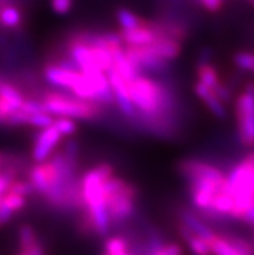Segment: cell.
<instances>
[{
    "label": "cell",
    "instance_id": "1",
    "mask_svg": "<svg viewBox=\"0 0 254 255\" xmlns=\"http://www.w3.org/2000/svg\"><path fill=\"white\" fill-rule=\"evenodd\" d=\"M129 94L136 110V122L153 132H168L175 97L168 86L140 74L129 82Z\"/></svg>",
    "mask_w": 254,
    "mask_h": 255
},
{
    "label": "cell",
    "instance_id": "2",
    "mask_svg": "<svg viewBox=\"0 0 254 255\" xmlns=\"http://www.w3.org/2000/svg\"><path fill=\"white\" fill-rule=\"evenodd\" d=\"M112 175H114L113 166L100 163L79 178V209L83 211L81 227L84 233H96L103 237L109 233L112 223L106 207L104 184Z\"/></svg>",
    "mask_w": 254,
    "mask_h": 255
},
{
    "label": "cell",
    "instance_id": "3",
    "mask_svg": "<svg viewBox=\"0 0 254 255\" xmlns=\"http://www.w3.org/2000/svg\"><path fill=\"white\" fill-rule=\"evenodd\" d=\"M226 188L234 197L231 218L242 219L254 204V153L239 162L226 175Z\"/></svg>",
    "mask_w": 254,
    "mask_h": 255
},
{
    "label": "cell",
    "instance_id": "4",
    "mask_svg": "<svg viewBox=\"0 0 254 255\" xmlns=\"http://www.w3.org/2000/svg\"><path fill=\"white\" fill-rule=\"evenodd\" d=\"M45 113L52 117H65L74 121H93L99 118L103 108L64 91H49L39 99Z\"/></svg>",
    "mask_w": 254,
    "mask_h": 255
},
{
    "label": "cell",
    "instance_id": "5",
    "mask_svg": "<svg viewBox=\"0 0 254 255\" xmlns=\"http://www.w3.org/2000/svg\"><path fill=\"white\" fill-rule=\"evenodd\" d=\"M105 201L112 226L125 224L136 210V188L125 179L112 175L104 184Z\"/></svg>",
    "mask_w": 254,
    "mask_h": 255
},
{
    "label": "cell",
    "instance_id": "6",
    "mask_svg": "<svg viewBox=\"0 0 254 255\" xmlns=\"http://www.w3.org/2000/svg\"><path fill=\"white\" fill-rule=\"evenodd\" d=\"M239 139L244 146L254 145V83H248L235 101Z\"/></svg>",
    "mask_w": 254,
    "mask_h": 255
},
{
    "label": "cell",
    "instance_id": "7",
    "mask_svg": "<svg viewBox=\"0 0 254 255\" xmlns=\"http://www.w3.org/2000/svg\"><path fill=\"white\" fill-rule=\"evenodd\" d=\"M62 137L64 136L58 132V129L53 125L39 129V132L34 136V142H32V161L35 163L47 161L57 150Z\"/></svg>",
    "mask_w": 254,
    "mask_h": 255
},
{
    "label": "cell",
    "instance_id": "8",
    "mask_svg": "<svg viewBox=\"0 0 254 255\" xmlns=\"http://www.w3.org/2000/svg\"><path fill=\"white\" fill-rule=\"evenodd\" d=\"M26 96L17 86L4 79L0 83V127L8 126V121L22 108Z\"/></svg>",
    "mask_w": 254,
    "mask_h": 255
},
{
    "label": "cell",
    "instance_id": "9",
    "mask_svg": "<svg viewBox=\"0 0 254 255\" xmlns=\"http://www.w3.org/2000/svg\"><path fill=\"white\" fill-rule=\"evenodd\" d=\"M82 73L77 70H69V69L62 68L61 65L56 62H48L43 68V78L44 81L51 86L53 90L57 91H70L75 86L78 79L81 78Z\"/></svg>",
    "mask_w": 254,
    "mask_h": 255
},
{
    "label": "cell",
    "instance_id": "10",
    "mask_svg": "<svg viewBox=\"0 0 254 255\" xmlns=\"http://www.w3.org/2000/svg\"><path fill=\"white\" fill-rule=\"evenodd\" d=\"M56 176H57V168L48 158L47 161L39 162L30 167L27 180L34 188V192L40 197H44L48 193L52 184L55 183Z\"/></svg>",
    "mask_w": 254,
    "mask_h": 255
},
{
    "label": "cell",
    "instance_id": "11",
    "mask_svg": "<svg viewBox=\"0 0 254 255\" xmlns=\"http://www.w3.org/2000/svg\"><path fill=\"white\" fill-rule=\"evenodd\" d=\"M178 171L186 179V181L199 178H210L217 179V180H222L226 178V174L221 168L196 158L180 161L178 165Z\"/></svg>",
    "mask_w": 254,
    "mask_h": 255
},
{
    "label": "cell",
    "instance_id": "12",
    "mask_svg": "<svg viewBox=\"0 0 254 255\" xmlns=\"http://www.w3.org/2000/svg\"><path fill=\"white\" fill-rule=\"evenodd\" d=\"M119 35H121V39H122L123 45H132V47L149 45L155 40H157V39L162 38L152 27L151 19L145 18L143 21L142 26L131 30H121Z\"/></svg>",
    "mask_w": 254,
    "mask_h": 255
},
{
    "label": "cell",
    "instance_id": "13",
    "mask_svg": "<svg viewBox=\"0 0 254 255\" xmlns=\"http://www.w3.org/2000/svg\"><path fill=\"white\" fill-rule=\"evenodd\" d=\"M193 91H195V94H196L200 100L203 101L204 105L209 109L213 116L217 117L218 120H226L227 118L226 104L219 100L212 88L206 87L205 84L200 83V82H196L195 86H193Z\"/></svg>",
    "mask_w": 254,
    "mask_h": 255
},
{
    "label": "cell",
    "instance_id": "14",
    "mask_svg": "<svg viewBox=\"0 0 254 255\" xmlns=\"http://www.w3.org/2000/svg\"><path fill=\"white\" fill-rule=\"evenodd\" d=\"M180 222L183 224H186L188 228L193 232V235H196L200 239L205 240L206 243L209 244L212 243L214 237L217 236V233L210 228L208 224L204 222L201 218L197 215L195 211L190 210V209H183L179 214Z\"/></svg>",
    "mask_w": 254,
    "mask_h": 255
},
{
    "label": "cell",
    "instance_id": "15",
    "mask_svg": "<svg viewBox=\"0 0 254 255\" xmlns=\"http://www.w3.org/2000/svg\"><path fill=\"white\" fill-rule=\"evenodd\" d=\"M148 47L155 55L168 62L177 60L182 53V49H183L182 42L171 38H160L152 44H149Z\"/></svg>",
    "mask_w": 254,
    "mask_h": 255
},
{
    "label": "cell",
    "instance_id": "16",
    "mask_svg": "<svg viewBox=\"0 0 254 255\" xmlns=\"http://www.w3.org/2000/svg\"><path fill=\"white\" fill-rule=\"evenodd\" d=\"M23 13L18 3L8 4L0 8V29L14 30L22 25Z\"/></svg>",
    "mask_w": 254,
    "mask_h": 255
},
{
    "label": "cell",
    "instance_id": "17",
    "mask_svg": "<svg viewBox=\"0 0 254 255\" xmlns=\"http://www.w3.org/2000/svg\"><path fill=\"white\" fill-rule=\"evenodd\" d=\"M197 82L205 84L206 87L214 88L217 84L221 82L219 79V73L217 70L216 66H213L210 62L208 61H201L197 65Z\"/></svg>",
    "mask_w": 254,
    "mask_h": 255
},
{
    "label": "cell",
    "instance_id": "18",
    "mask_svg": "<svg viewBox=\"0 0 254 255\" xmlns=\"http://www.w3.org/2000/svg\"><path fill=\"white\" fill-rule=\"evenodd\" d=\"M116 18L118 25L121 26V30L136 29L139 26H142L143 21H144V18H142L127 8H119L116 12Z\"/></svg>",
    "mask_w": 254,
    "mask_h": 255
},
{
    "label": "cell",
    "instance_id": "19",
    "mask_svg": "<svg viewBox=\"0 0 254 255\" xmlns=\"http://www.w3.org/2000/svg\"><path fill=\"white\" fill-rule=\"evenodd\" d=\"M38 240L39 237L36 235L35 230L30 224H22L18 228V245L21 253L26 252L29 248H31Z\"/></svg>",
    "mask_w": 254,
    "mask_h": 255
},
{
    "label": "cell",
    "instance_id": "20",
    "mask_svg": "<svg viewBox=\"0 0 254 255\" xmlns=\"http://www.w3.org/2000/svg\"><path fill=\"white\" fill-rule=\"evenodd\" d=\"M184 243L188 245V248H190L191 253L193 255H213L212 248H210L209 244L206 243L205 240L200 239L196 235H193V233Z\"/></svg>",
    "mask_w": 254,
    "mask_h": 255
},
{
    "label": "cell",
    "instance_id": "21",
    "mask_svg": "<svg viewBox=\"0 0 254 255\" xmlns=\"http://www.w3.org/2000/svg\"><path fill=\"white\" fill-rule=\"evenodd\" d=\"M210 248H212L213 255H243L240 254L238 250L234 249V248L223 239V236H219V235H217V236L214 237V240L210 243Z\"/></svg>",
    "mask_w": 254,
    "mask_h": 255
},
{
    "label": "cell",
    "instance_id": "22",
    "mask_svg": "<svg viewBox=\"0 0 254 255\" xmlns=\"http://www.w3.org/2000/svg\"><path fill=\"white\" fill-rule=\"evenodd\" d=\"M53 126L58 129V132L61 133L64 137H70L77 132V122L70 118H65V117H56L53 121Z\"/></svg>",
    "mask_w": 254,
    "mask_h": 255
},
{
    "label": "cell",
    "instance_id": "23",
    "mask_svg": "<svg viewBox=\"0 0 254 255\" xmlns=\"http://www.w3.org/2000/svg\"><path fill=\"white\" fill-rule=\"evenodd\" d=\"M129 249V241L121 236L109 237V239H106L105 244H104V252L110 253V254H116V253L125 252Z\"/></svg>",
    "mask_w": 254,
    "mask_h": 255
},
{
    "label": "cell",
    "instance_id": "24",
    "mask_svg": "<svg viewBox=\"0 0 254 255\" xmlns=\"http://www.w3.org/2000/svg\"><path fill=\"white\" fill-rule=\"evenodd\" d=\"M223 239H225L234 249L238 250L240 254L254 255V246L252 245L251 243H248L247 240L238 236H231V235H229V236H223Z\"/></svg>",
    "mask_w": 254,
    "mask_h": 255
},
{
    "label": "cell",
    "instance_id": "25",
    "mask_svg": "<svg viewBox=\"0 0 254 255\" xmlns=\"http://www.w3.org/2000/svg\"><path fill=\"white\" fill-rule=\"evenodd\" d=\"M3 205H5L13 214L18 213L26 206V197L16 193L5 192L3 196Z\"/></svg>",
    "mask_w": 254,
    "mask_h": 255
},
{
    "label": "cell",
    "instance_id": "26",
    "mask_svg": "<svg viewBox=\"0 0 254 255\" xmlns=\"http://www.w3.org/2000/svg\"><path fill=\"white\" fill-rule=\"evenodd\" d=\"M234 62L240 70L249 71L254 74V53L252 52H238L234 56Z\"/></svg>",
    "mask_w": 254,
    "mask_h": 255
},
{
    "label": "cell",
    "instance_id": "27",
    "mask_svg": "<svg viewBox=\"0 0 254 255\" xmlns=\"http://www.w3.org/2000/svg\"><path fill=\"white\" fill-rule=\"evenodd\" d=\"M10 193H16L19 194V196H23V197H29L31 194H34V188L32 185L30 184V181L26 179V180H22V179H16V180H13L12 183L9 184V188H8V191Z\"/></svg>",
    "mask_w": 254,
    "mask_h": 255
},
{
    "label": "cell",
    "instance_id": "28",
    "mask_svg": "<svg viewBox=\"0 0 254 255\" xmlns=\"http://www.w3.org/2000/svg\"><path fill=\"white\" fill-rule=\"evenodd\" d=\"M55 121V117H52L51 114L45 113H35V114H29V123L27 126L35 127V128H45V127L52 126Z\"/></svg>",
    "mask_w": 254,
    "mask_h": 255
},
{
    "label": "cell",
    "instance_id": "29",
    "mask_svg": "<svg viewBox=\"0 0 254 255\" xmlns=\"http://www.w3.org/2000/svg\"><path fill=\"white\" fill-rule=\"evenodd\" d=\"M52 10L58 14V16H64L68 14L74 5V0H49Z\"/></svg>",
    "mask_w": 254,
    "mask_h": 255
},
{
    "label": "cell",
    "instance_id": "30",
    "mask_svg": "<svg viewBox=\"0 0 254 255\" xmlns=\"http://www.w3.org/2000/svg\"><path fill=\"white\" fill-rule=\"evenodd\" d=\"M155 255H183L182 246L177 243H165Z\"/></svg>",
    "mask_w": 254,
    "mask_h": 255
},
{
    "label": "cell",
    "instance_id": "31",
    "mask_svg": "<svg viewBox=\"0 0 254 255\" xmlns=\"http://www.w3.org/2000/svg\"><path fill=\"white\" fill-rule=\"evenodd\" d=\"M213 91H214V94L217 95V97H218L219 100L222 101L223 104H226V105L232 101L231 91H230L229 87H227L226 84H223L222 82H219L216 87L213 88Z\"/></svg>",
    "mask_w": 254,
    "mask_h": 255
},
{
    "label": "cell",
    "instance_id": "32",
    "mask_svg": "<svg viewBox=\"0 0 254 255\" xmlns=\"http://www.w3.org/2000/svg\"><path fill=\"white\" fill-rule=\"evenodd\" d=\"M226 0H199L200 5L210 13H217L222 9Z\"/></svg>",
    "mask_w": 254,
    "mask_h": 255
},
{
    "label": "cell",
    "instance_id": "33",
    "mask_svg": "<svg viewBox=\"0 0 254 255\" xmlns=\"http://www.w3.org/2000/svg\"><path fill=\"white\" fill-rule=\"evenodd\" d=\"M12 217L13 213L5 206V205H3V201H1V206H0V227L6 224L8 222H10Z\"/></svg>",
    "mask_w": 254,
    "mask_h": 255
},
{
    "label": "cell",
    "instance_id": "34",
    "mask_svg": "<svg viewBox=\"0 0 254 255\" xmlns=\"http://www.w3.org/2000/svg\"><path fill=\"white\" fill-rule=\"evenodd\" d=\"M23 254L26 255H45V250H44V246H43V244L40 243V240H38L34 245L31 246V248H29V249L26 250V252H23Z\"/></svg>",
    "mask_w": 254,
    "mask_h": 255
},
{
    "label": "cell",
    "instance_id": "35",
    "mask_svg": "<svg viewBox=\"0 0 254 255\" xmlns=\"http://www.w3.org/2000/svg\"><path fill=\"white\" fill-rule=\"evenodd\" d=\"M10 183H12V181L6 178L3 172L0 171V196H4V193L8 191V188H9Z\"/></svg>",
    "mask_w": 254,
    "mask_h": 255
},
{
    "label": "cell",
    "instance_id": "36",
    "mask_svg": "<svg viewBox=\"0 0 254 255\" xmlns=\"http://www.w3.org/2000/svg\"><path fill=\"white\" fill-rule=\"evenodd\" d=\"M101 255H134V253L131 252V249H129V250H125V252L116 253V254H110V253H105V252H104Z\"/></svg>",
    "mask_w": 254,
    "mask_h": 255
},
{
    "label": "cell",
    "instance_id": "37",
    "mask_svg": "<svg viewBox=\"0 0 254 255\" xmlns=\"http://www.w3.org/2000/svg\"><path fill=\"white\" fill-rule=\"evenodd\" d=\"M4 162H5V154H3V153L0 152V171L3 170Z\"/></svg>",
    "mask_w": 254,
    "mask_h": 255
},
{
    "label": "cell",
    "instance_id": "38",
    "mask_svg": "<svg viewBox=\"0 0 254 255\" xmlns=\"http://www.w3.org/2000/svg\"><path fill=\"white\" fill-rule=\"evenodd\" d=\"M248 1H249V3H251V4H252V5H253V6H254V0H248Z\"/></svg>",
    "mask_w": 254,
    "mask_h": 255
},
{
    "label": "cell",
    "instance_id": "39",
    "mask_svg": "<svg viewBox=\"0 0 254 255\" xmlns=\"http://www.w3.org/2000/svg\"><path fill=\"white\" fill-rule=\"evenodd\" d=\"M1 201H3V196H0V206H1Z\"/></svg>",
    "mask_w": 254,
    "mask_h": 255
},
{
    "label": "cell",
    "instance_id": "40",
    "mask_svg": "<svg viewBox=\"0 0 254 255\" xmlns=\"http://www.w3.org/2000/svg\"><path fill=\"white\" fill-rule=\"evenodd\" d=\"M4 81V78L3 77H0V83H1V82Z\"/></svg>",
    "mask_w": 254,
    "mask_h": 255
},
{
    "label": "cell",
    "instance_id": "41",
    "mask_svg": "<svg viewBox=\"0 0 254 255\" xmlns=\"http://www.w3.org/2000/svg\"><path fill=\"white\" fill-rule=\"evenodd\" d=\"M18 255H26V254H23V253H19V254Z\"/></svg>",
    "mask_w": 254,
    "mask_h": 255
},
{
    "label": "cell",
    "instance_id": "42",
    "mask_svg": "<svg viewBox=\"0 0 254 255\" xmlns=\"http://www.w3.org/2000/svg\"><path fill=\"white\" fill-rule=\"evenodd\" d=\"M253 205H254V204H253Z\"/></svg>",
    "mask_w": 254,
    "mask_h": 255
}]
</instances>
